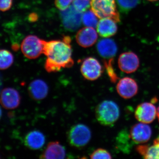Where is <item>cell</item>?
I'll return each mask as SVG.
<instances>
[{"instance_id":"8fae6325","label":"cell","mask_w":159,"mask_h":159,"mask_svg":"<svg viewBox=\"0 0 159 159\" xmlns=\"http://www.w3.org/2000/svg\"><path fill=\"white\" fill-rule=\"evenodd\" d=\"M116 90L120 97L123 99H129L138 93L139 86L135 80L125 77L120 79L117 83Z\"/></svg>"},{"instance_id":"9c48e42d","label":"cell","mask_w":159,"mask_h":159,"mask_svg":"<svg viewBox=\"0 0 159 159\" xmlns=\"http://www.w3.org/2000/svg\"><path fill=\"white\" fill-rule=\"evenodd\" d=\"M152 131L147 124L137 123L132 126L129 131V138L136 144H144L148 142L151 137Z\"/></svg>"},{"instance_id":"f546056e","label":"cell","mask_w":159,"mask_h":159,"mask_svg":"<svg viewBox=\"0 0 159 159\" xmlns=\"http://www.w3.org/2000/svg\"><path fill=\"white\" fill-rule=\"evenodd\" d=\"M154 142H157V143H159V136L158 137L157 139H156L154 141Z\"/></svg>"},{"instance_id":"4316f807","label":"cell","mask_w":159,"mask_h":159,"mask_svg":"<svg viewBox=\"0 0 159 159\" xmlns=\"http://www.w3.org/2000/svg\"><path fill=\"white\" fill-rule=\"evenodd\" d=\"M13 0H0V10L8 11L11 8Z\"/></svg>"},{"instance_id":"3957f363","label":"cell","mask_w":159,"mask_h":159,"mask_svg":"<svg viewBox=\"0 0 159 159\" xmlns=\"http://www.w3.org/2000/svg\"><path fill=\"white\" fill-rule=\"evenodd\" d=\"M92 10L99 18H109L116 22L120 21L115 0H91Z\"/></svg>"},{"instance_id":"83f0119b","label":"cell","mask_w":159,"mask_h":159,"mask_svg":"<svg viewBox=\"0 0 159 159\" xmlns=\"http://www.w3.org/2000/svg\"><path fill=\"white\" fill-rule=\"evenodd\" d=\"M37 16H36V15L35 14H31L29 15V20L30 21H34L36 20V19H37Z\"/></svg>"},{"instance_id":"ffe728a7","label":"cell","mask_w":159,"mask_h":159,"mask_svg":"<svg viewBox=\"0 0 159 159\" xmlns=\"http://www.w3.org/2000/svg\"><path fill=\"white\" fill-rule=\"evenodd\" d=\"M14 61V57L10 52L6 50H0V70L10 67Z\"/></svg>"},{"instance_id":"6da1fadb","label":"cell","mask_w":159,"mask_h":159,"mask_svg":"<svg viewBox=\"0 0 159 159\" xmlns=\"http://www.w3.org/2000/svg\"><path fill=\"white\" fill-rule=\"evenodd\" d=\"M70 43L68 36H64L61 40H44L43 54L47 57L45 64L46 71L54 73L74 65Z\"/></svg>"},{"instance_id":"f1b7e54d","label":"cell","mask_w":159,"mask_h":159,"mask_svg":"<svg viewBox=\"0 0 159 159\" xmlns=\"http://www.w3.org/2000/svg\"><path fill=\"white\" fill-rule=\"evenodd\" d=\"M157 117L159 122V106L157 109Z\"/></svg>"},{"instance_id":"d6986e66","label":"cell","mask_w":159,"mask_h":159,"mask_svg":"<svg viewBox=\"0 0 159 159\" xmlns=\"http://www.w3.org/2000/svg\"><path fill=\"white\" fill-rule=\"evenodd\" d=\"M137 151L146 159H159V143L153 142L152 145H139Z\"/></svg>"},{"instance_id":"4dcf8cb0","label":"cell","mask_w":159,"mask_h":159,"mask_svg":"<svg viewBox=\"0 0 159 159\" xmlns=\"http://www.w3.org/2000/svg\"><path fill=\"white\" fill-rule=\"evenodd\" d=\"M2 109H1V107H0V119H1V118H2Z\"/></svg>"},{"instance_id":"7a4b0ae2","label":"cell","mask_w":159,"mask_h":159,"mask_svg":"<svg viewBox=\"0 0 159 159\" xmlns=\"http://www.w3.org/2000/svg\"><path fill=\"white\" fill-rule=\"evenodd\" d=\"M120 110L116 102L111 100H104L97 106L96 116L101 125L110 126L115 124L119 119Z\"/></svg>"},{"instance_id":"52a82bcc","label":"cell","mask_w":159,"mask_h":159,"mask_svg":"<svg viewBox=\"0 0 159 159\" xmlns=\"http://www.w3.org/2000/svg\"><path fill=\"white\" fill-rule=\"evenodd\" d=\"M80 72L85 79L93 81L97 80L102 75V66L96 58L87 57L82 61Z\"/></svg>"},{"instance_id":"7402d4cb","label":"cell","mask_w":159,"mask_h":159,"mask_svg":"<svg viewBox=\"0 0 159 159\" xmlns=\"http://www.w3.org/2000/svg\"><path fill=\"white\" fill-rule=\"evenodd\" d=\"M120 11L123 13H127L138 6L140 0H116Z\"/></svg>"},{"instance_id":"ac0fdd59","label":"cell","mask_w":159,"mask_h":159,"mask_svg":"<svg viewBox=\"0 0 159 159\" xmlns=\"http://www.w3.org/2000/svg\"><path fill=\"white\" fill-rule=\"evenodd\" d=\"M44 135L38 130L30 132L25 138V145L32 150H37L42 148L45 143Z\"/></svg>"},{"instance_id":"d4e9b609","label":"cell","mask_w":159,"mask_h":159,"mask_svg":"<svg viewBox=\"0 0 159 159\" xmlns=\"http://www.w3.org/2000/svg\"><path fill=\"white\" fill-rule=\"evenodd\" d=\"M73 6L80 12H84L91 6L90 0H74Z\"/></svg>"},{"instance_id":"2e32d148","label":"cell","mask_w":159,"mask_h":159,"mask_svg":"<svg viewBox=\"0 0 159 159\" xmlns=\"http://www.w3.org/2000/svg\"><path fill=\"white\" fill-rule=\"evenodd\" d=\"M66 156L65 148L59 142H50L41 155L42 159H64Z\"/></svg>"},{"instance_id":"7c38bea8","label":"cell","mask_w":159,"mask_h":159,"mask_svg":"<svg viewBox=\"0 0 159 159\" xmlns=\"http://www.w3.org/2000/svg\"><path fill=\"white\" fill-rule=\"evenodd\" d=\"M20 96L15 89L7 88L4 89L0 95V103L7 110L16 108L20 102Z\"/></svg>"},{"instance_id":"e0dca14e","label":"cell","mask_w":159,"mask_h":159,"mask_svg":"<svg viewBox=\"0 0 159 159\" xmlns=\"http://www.w3.org/2000/svg\"><path fill=\"white\" fill-rule=\"evenodd\" d=\"M97 27L98 34L104 38L110 37L115 35L118 30L116 22L109 18L101 19L98 22Z\"/></svg>"},{"instance_id":"603a6c76","label":"cell","mask_w":159,"mask_h":159,"mask_svg":"<svg viewBox=\"0 0 159 159\" xmlns=\"http://www.w3.org/2000/svg\"><path fill=\"white\" fill-rule=\"evenodd\" d=\"M113 58L109 59L108 61H105L104 66L111 81L116 83L118 80L119 77H118L114 70L113 66Z\"/></svg>"},{"instance_id":"ba28073f","label":"cell","mask_w":159,"mask_h":159,"mask_svg":"<svg viewBox=\"0 0 159 159\" xmlns=\"http://www.w3.org/2000/svg\"><path fill=\"white\" fill-rule=\"evenodd\" d=\"M134 115L139 122L149 124L156 118L157 109L152 102H144L137 106Z\"/></svg>"},{"instance_id":"484cf974","label":"cell","mask_w":159,"mask_h":159,"mask_svg":"<svg viewBox=\"0 0 159 159\" xmlns=\"http://www.w3.org/2000/svg\"><path fill=\"white\" fill-rule=\"evenodd\" d=\"M74 0H55V5L57 8L61 11L65 10L70 6Z\"/></svg>"},{"instance_id":"9a60e30c","label":"cell","mask_w":159,"mask_h":159,"mask_svg":"<svg viewBox=\"0 0 159 159\" xmlns=\"http://www.w3.org/2000/svg\"><path fill=\"white\" fill-rule=\"evenodd\" d=\"M48 84L43 80L36 79L30 84L29 87V95L32 99L41 100L44 99L48 93Z\"/></svg>"},{"instance_id":"44dd1931","label":"cell","mask_w":159,"mask_h":159,"mask_svg":"<svg viewBox=\"0 0 159 159\" xmlns=\"http://www.w3.org/2000/svg\"><path fill=\"white\" fill-rule=\"evenodd\" d=\"M98 17L93 11L88 10L84 11L82 15V21L83 24L87 27L95 28L98 25Z\"/></svg>"},{"instance_id":"30bf717a","label":"cell","mask_w":159,"mask_h":159,"mask_svg":"<svg viewBox=\"0 0 159 159\" xmlns=\"http://www.w3.org/2000/svg\"><path fill=\"white\" fill-rule=\"evenodd\" d=\"M118 65L122 72L126 74H131L139 69L140 61L138 55L134 52H125L119 56Z\"/></svg>"},{"instance_id":"1f68e13d","label":"cell","mask_w":159,"mask_h":159,"mask_svg":"<svg viewBox=\"0 0 159 159\" xmlns=\"http://www.w3.org/2000/svg\"><path fill=\"white\" fill-rule=\"evenodd\" d=\"M148 1H150V2H155V1H158V0H148Z\"/></svg>"},{"instance_id":"5bb4252c","label":"cell","mask_w":159,"mask_h":159,"mask_svg":"<svg viewBox=\"0 0 159 159\" xmlns=\"http://www.w3.org/2000/svg\"><path fill=\"white\" fill-rule=\"evenodd\" d=\"M97 48L101 57L108 60L113 58L118 50L116 43L113 40L110 39L99 40L97 44Z\"/></svg>"},{"instance_id":"4fadbf2b","label":"cell","mask_w":159,"mask_h":159,"mask_svg":"<svg viewBox=\"0 0 159 159\" xmlns=\"http://www.w3.org/2000/svg\"><path fill=\"white\" fill-rule=\"evenodd\" d=\"M78 44L83 48H89L93 45L98 39V34L94 28L85 27L80 29L76 36Z\"/></svg>"},{"instance_id":"5b68a950","label":"cell","mask_w":159,"mask_h":159,"mask_svg":"<svg viewBox=\"0 0 159 159\" xmlns=\"http://www.w3.org/2000/svg\"><path fill=\"white\" fill-rule=\"evenodd\" d=\"M44 40L34 35L26 36L23 40L21 49L24 55L29 59H35L43 53Z\"/></svg>"},{"instance_id":"277c9868","label":"cell","mask_w":159,"mask_h":159,"mask_svg":"<svg viewBox=\"0 0 159 159\" xmlns=\"http://www.w3.org/2000/svg\"><path fill=\"white\" fill-rule=\"evenodd\" d=\"M92 134L87 125L78 124L74 125L68 132V141L72 146L80 148L88 144L91 139Z\"/></svg>"},{"instance_id":"cb8c5ba5","label":"cell","mask_w":159,"mask_h":159,"mask_svg":"<svg viewBox=\"0 0 159 159\" xmlns=\"http://www.w3.org/2000/svg\"><path fill=\"white\" fill-rule=\"evenodd\" d=\"M91 159H111V153L103 148H99L94 151L90 155Z\"/></svg>"},{"instance_id":"8992f818","label":"cell","mask_w":159,"mask_h":159,"mask_svg":"<svg viewBox=\"0 0 159 159\" xmlns=\"http://www.w3.org/2000/svg\"><path fill=\"white\" fill-rule=\"evenodd\" d=\"M82 12L71 5L61 12V18L64 27L67 30L74 31L80 27L82 21Z\"/></svg>"}]
</instances>
